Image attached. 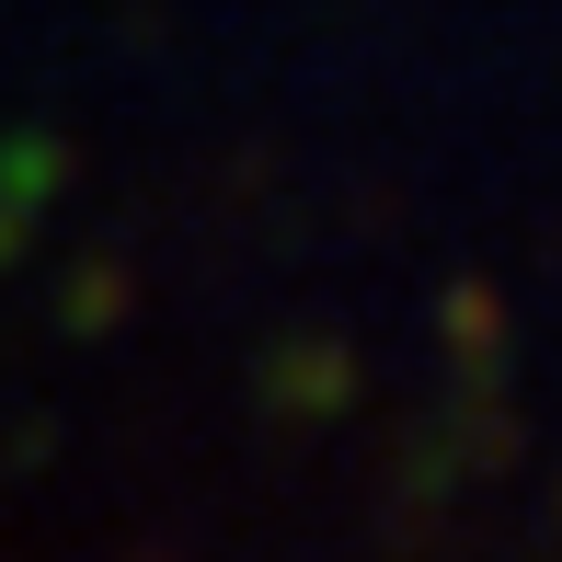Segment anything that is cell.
Segmentation results:
<instances>
[{"label":"cell","instance_id":"obj_2","mask_svg":"<svg viewBox=\"0 0 562 562\" xmlns=\"http://www.w3.org/2000/svg\"><path fill=\"white\" fill-rule=\"evenodd\" d=\"M437 345H448V368H459V391H494L505 379V288L494 276H448L437 288Z\"/></svg>","mask_w":562,"mask_h":562},{"label":"cell","instance_id":"obj_4","mask_svg":"<svg viewBox=\"0 0 562 562\" xmlns=\"http://www.w3.org/2000/svg\"><path fill=\"white\" fill-rule=\"evenodd\" d=\"M0 195H23V207L69 195V138H46V126H12V138H0Z\"/></svg>","mask_w":562,"mask_h":562},{"label":"cell","instance_id":"obj_1","mask_svg":"<svg viewBox=\"0 0 562 562\" xmlns=\"http://www.w3.org/2000/svg\"><path fill=\"white\" fill-rule=\"evenodd\" d=\"M252 391L288 425H334V414H356V345L345 334H276L265 368H252Z\"/></svg>","mask_w":562,"mask_h":562},{"label":"cell","instance_id":"obj_7","mask_svg":"<svg viewBox=\"0 0 562 562\" xmlns=\"http://www.w3.org/2000/svg\"><path fill=\"white\" fill-rule=\"evenodd\" d=\"M138 562H161V551H138Z\"/></svg>","mask_w":562,"mask_h":562},{"label":"cell","instance_id":"obj_5","mask_svg":"<svg viewBox=\"0 0 562 562\" xmlns=\"http://www.w3.org/2000/svg\"><path fill=\"white\" fill-rule=\"evenodd\" d=\"M448 437H459V459H471V471H517V448H528V425L505 414L494 391H459V414H448Z\"/></svg>","mask_w":562,"mask_h":562},{"label":"cell","instance_id":"obj_6","mask_svg":"<svg viewBox=\"0 0 562 562\" xmlns=\"http://www.w3.org/2000/svg\"><path fill=\"white\" fill-rule=\"evenodd\" d=\"M23 252H35V207H23V195H0V276H12Z\"/></svg>","mask_w":562,"mask_h":562},{"label":"cell","instance_id":"obj_3","mask_svg":"<svg viewBox=\"0 0 562 562\" xmlns=\"http://www.w3.org/2000/svg\"><path fill=\"white\" fill-rule=\"evenodd\" d=\"M126 311H138L126 252H69V276H58V334H69V345H115Z\"/></svg>","mask_w":562,"mask_h":562}]
</instances>
